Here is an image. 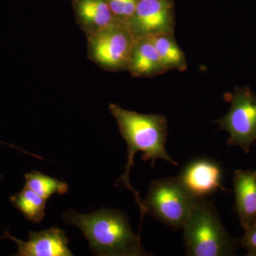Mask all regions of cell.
Masks as SVG:
<instances>
[{
  "mask_svg": "<svg viewBox=\"0 0 256 256\" xmlns=\"http://www.w3.org/2000/svg\"><path fill=\"white\" fill-rule=\"evenodd\" d=\"M226 99L232 104L230 110L216 122L220 124V130L230 134L228 146H240L249 153L256 142V96L248 87H236Z\"/></svg>",
  "mask_w": 256,
  "mask_h": 256,
  "instance_id": "cell-6",
  "label": "cell"
},
{
  "mask_svg": "<svg viewBox=\"0 0 256 256\" xmlns=\"http://www.w3.org/2000/svg\"><path fill=\"white\" fill-rule=\"evenodd\" d=\"M114 16L120 22L127 23L136 11L139 0H107Z\"/></svg>",
  "mask_w": 256,
  "mask_h": 256,
  "instance_id": "cell-16",
  "label": "cell"
},
{
  "mask_svg": "<svg viewBox=\"0 0 256 256\" xmlns=\"http://www.w3.org/2000/svg\"><path fill=\"white\" fill-rule=\"evenodd\" d=\"M128 70L133 76L152 77L166 72L151 36L136 40L131 50Z\"/></svg>",
  "mask_w": 256,
  "mask_h": 256,
  "instance_id": "cell-12",
  "label": "cell"
},
{
  "mask_svg": "<svg viewBox=\"0 0 256 256\" xmlns=\"http://www.w3.org/2000/svg\"><path fill=\"white\" fill-rule=\"evenodd\" d=\"M76 20L87 36L119 21L107 0H72Z\"/></svg>",
  "mask_w": 256,
  "mask_h": 256,
  "instance_id": "cell-11",
  "label": "cell"
},
{
  "mask_svg": "<svg viewBox=\"0 0 256 256\" xmlns=\"http://www.w3.org/2000/svg\"><path fill=\"white\" fill-rule=\"evenodd\" d=\"M62 217L66 224L82 230L94 255L150 256L141 245L140 234H134L122 210L102 208L92 214H82L69 208Z\"/></svg>",
  "mask_w": 256,
  "mask_h": 256,
  "instance_id": "cell-2",
  "label": "cell"
},
{
  "mask_svg": "<svg viewBox=\"0 0 256 256\" xmlns=\"http://www.w3.org/2000/svg\"><path fill=\"white\" fill-rule=\"evenodd\" d=\"M26 184L37 194L48 200L55 194H64L68 191V185L57 178H50L38 171H32L24 175Z\"/></svg>",
  "mask_w": 256,
  "mask_h": 256,
  "instance_id": "cell-15",
  "label": "cell"
},
{
  "mask_svg": "<svg viewBox=\"0 0 256 256\" xmlns=\"http://www.w3.org/2000/svg\"><path fill=\"white\" fill-rule=\"evenodd\" d=\"M139 1H140V0H139Z\"/></svg>",
  "mask_w": 256,
  "mask_h": 256,
  "instance_id": "cell-18",
  "label": "cell"
},
{
  "mask_svg": "<svg viewBox=\"0 0 256 256\" xmlns=\"http://www.w3.org/2000/svg\"><path fill=\"white\" fill-rule=\"evenodd\" d=\"M180 176L153 180L143 201L144 214L174 230L183 228L197 200Z\"/></svg>",
  "mask_w": 256,
  "mask_h": 256,
  "instance_id": "cell-4",
  "label": "cell"
},
{
  "mask_svg": "<svg viewBox=\"0 0 256 256\" xmlns=\"http://www.w3.org/2000/svg\"><path fill=\"white\" fill-rule=\"evenodd\" d=\"M165 70L184 72L188 68L186 56L175 41L174 34L151 36Z\"/></svg>",
  "mask_w": 256,
  "mask_h": 256,
  "instance_id": "cell-13",
  "label": "cell"
},
{
  "mask_svg": "<svg viewBox=\"0 0 256 256\" xmlns=\"http://www.w3.org/2000/svg\"><path fill=\"white\" fill-rule=\"evenodd\" d=\"M222 174V170L215 163L198 160L188 164L180 178L192 194L205 198L218 188L224 190L220 185Z\"/></svg>",
  "mask_w": 256,
  "mask_h": 256,
  "instance_id": "cell-9",
  "label": "cell"
},
{
  "mask_svg": "<svg viewBox=\"0 0 256 256\" xmlns=\"http://www.w3.org/2000/svg\"><path fill=\"white\" fill-rule=\"evenodd\" d=\"M126 24L134 41L144 37L174 34L172 0H140Z\"/></svg>",
  "mask_w": 256,
  "mask_h": 256,
  "instance_id": "cell-7",
  "label": "cell"
},
{
  "mask_svg": "<svg viewBox=\"0 0 256 256\" xmlns=\"http://www.w3.org/2000/svg\"><path fill=\"white\" fill-rule=\"evenodd\" d=\"M28 242H23L4 232L2 238H10L18 245L16 256H73L68 238L63 229L52 227L41 232H28Z\"/></svg>",
  "mask_w": 256,
  "mask_h": 256,
  "instance_id": "cell-8",
  "label": "cell"
},
{
  "mask_svg": "<svg viewBox=\"0 0 256 256\" xmlns=\"http://www.w3.org/2000/svg\"><path fill=\"white\" fill-rule=\"evenodd\" d=\"M109 110L118 124L120 132L128 144V164L124 175L117 181L122 182L124 188L134 194L136 202L141 212V220L144 215L143 200L140 198L139 193L131 186L129 174L134 164V156L138 152H143L142 160H151V166L154 168L156 160H166L170 164L178 166L165 149L168 136V124L164 114H141L126 110L120 106L111 104Z\"/></svg>",
  "mask_w": 256,
  "mask_h": 256,
  "instance_id": "cell-1",
  "label": "cell"
},
{
  "mask_svg": "<svg viewBox=\"0 0 256 256\" xmlns=\"http://www.w3.org/2000/svg\"><path fill=\"white\" fill-rule=\"evenodd\" d=\"M242 246L247 249L248 256H256V222L246 228L245 234L240 239Z\"/></svg>",
  "mask_w": 256,
  "mask_h": 256,
  "instance_id": "cell-17",
  "label": "cell"
},
{
  "mask_svg": "<svg viewBox=\"0 0 256 256\" xmlns=\"http://www.w3.org/2000/svg\"><path fill=\"white\" fill-rule=\"evenodd\" d=\"M12 204L34 224H38L44 218L47 200L25 186L18 193L10 196Z\"/></svg>",
  "mask_w": 256,
  "mask_h": 256,
  "instance_id": "cell-14",
  "label": "cell"
},
{
  "mask_svg": "<svg viewBox=\"0 0 256 256\" xmlns=\"http://www.w3.org/2000/svg\"><path fill=\"white\" fill-rule=\"evenodd\" d=\"M182 228L188 256H226L236 252V240L224 228L214 202L198 198Z\"/></svg>",
  "mask_w": 256,
  "mask_h": 256,
  "instance_id": "cell-3",
  "label": "cell"
},
{
  "mask_svg": "<svg viewBox=\"0 0 256 256\" xmlns=\"http://www.w3.org/2000/svg\"><path fill=\"white\" fill-rule=\"evenodd\" d=\"M234 210L244 228L256 222V171L236 170L234 175Z\"/></svg>",
  "mask_w": 256,
  "mask_h": 256,
  "instance_id": "cell-10",
  "label": "cell"
},
{
  "mask_svg": "<svg viewBox=\"0 0 256 256\" xmlns=\"http://www.w3.org/2000/svg\"><path fill=\"white\" fill-rule=\"evenodd\" d=\"M88 38V56L108 72L128 70L134 40L126 23L118 21Z\"/></svg>",
  "mask_w": 256,
  "mask_h": 256,
  "instance_id": "cell-5",
  "label": "cell"
}]
</instances>
